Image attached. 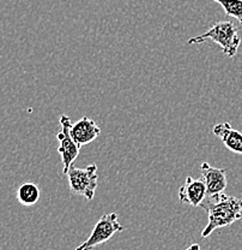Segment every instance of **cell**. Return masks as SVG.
<instances>
[{"label": "cell", "mask_w": 242, "mask_h": 250, "mask_svg": "<svg viewBox=\"0 0 242 250\" xmlns=\"http://www.w3.org/2000/svg\"><path fill=\"white\" fill-rule=\"evenodd\" d=\"M199 207L207 214V224L202 231L203 238L210 236L217 229L227 228L242 219V200L228 196L224 192L206 196Z\"/></svg>", "instance_id": "1"}, {"label": "cell", "mask_w": 242, "mask_h": 250, "mask_svg": "<svg viewBox=\"0 0 242 250\" xmlns=\"http://www.w3.org/2000/svg\"><path fill=\"white\" fill-rule=\"evenodd\" d=\"M207 40H211L221 47L223 53L229 58H233L238 53L240 47L241 39L236 25L230 21H221L215 23L207 31L203 33L202 35L194 36L188 39V45H196V43H203Z\"/></svg>", "instance_id": "2"}, {"label": "cell", "mask_w": 242, "mask_h": 250, "mask_svg": "<svg viewBox=\"0 0 242 250\" xmlns=\"http://www.w3.org/2000/svg\"><path fill=\"white\" fill-rule=\"evenodd\" d=\"M66 174L70 191L74 195L83 196L87 201H93L97 189V165L91 164L85 168H78L72 165Z\"/></svg>", "instance_id": "3"}, {"label": "cell", "mask_w": 242, "mask_h": 250, "mask_svg": "<svg viewBox=\"0 0 242 250\" xmlns=\"http://www.w3.org/2000/svg\"><path fill=\"white\" fill-rule=\"evenodd\" d=\"M124 226L119 221V215L116 213H107L98 219L96 225L93 226L90 236L87 241L78 246L76 250H93L100 244L106 243L115 233L124 231Z\"/></svg>", "instance_id": "4"}, {"label": "cell", "mask_w": 242, "mask_h": 250, "mask_svg": "<svg viewBox=\"0 0 242 250\" xmlns=\"http://www.w3.org/2000/svg\"><path fill=\"white\" fill-rule=\"evenodd\" d=\"M59 124H60L61 130L56 135V139L60 142L58 153L61 156L62 165H64L62 172L67 173V171L74 165V160H76L78 154H79L80 147H78L77 143L72 139L71 132H70L72 126L71 118L66 116V114H62V116H60V119H59Z\"/></svg>", "instance_id": "5"}, {"label": "cell", "mask_w": 242, "mask_h": 250, "mask_svg": "<svg viewBox=\"0 0 242 250\" xmlns=\"http://www.w3.org/2000/svg\"><path fill=\"white\" fill-rule=\"evenodd\" d=\"M207 196L206 186L203 179L187 177L185 183L179 189V200L184 205L198 207Z\"/></svg>", "instance_id": "6"}, {"label": "cell", "mask_w": 242, "mask_h": 250, "mask_svg": "<svg viewBox=\"0 0 242 250\" xmlns=\"http://www.w3.org/2000/svg\"><path fill=\"white\" fill-rule=\"evenodd\" d=\"M200 171H202V179L206 186L207 196L224 192L228 186L227 170L212 167L210 164L203 163Z\"/></svg>", "instance_id": "7"}, {"label": "cell", "mask_w": 242, "mask_h": 250, "mask_svg": "<svg viewBox=\"0 0 242 250\" xmlns=\"http://www.w3.org/2000/svg\"><path fill=\"white\" fill-rule=\"evenodd\" d=\"M70 132H71L72 139L77 143L78 147H82V146L89 145L90 142H93L100 136L101 127L93 119L83 117L82 119L72 124Z\"/></svg>", "instance_id": "8"}, {"label": "cell", "mask_w": 242, "mask_h": 250, "mask_svg": "<svg viewBox=\"0 0 242 250\" xmlns=\"http://www.w3.org/2000/svg\"><path fill=\"white\" fill-rule=\"evenodd\" d=\"M213 135L223 142V145L236 154H242V132L231 127L229 123H221L213 126Z\"/></svg>", "instance_id": "9"}, {"label": "cell", "mask_w": 242, "mask_h": 250, "mask_svg": "<svg viewBox=\"0 0 242 250\" xmlns=\"http://www.w3.org/2000/svg\"><path fill=\"white\" fill-rule=\"evenodd\" d=\"M41 197V190L37 184L33 182H25L17 190V200L22 206H34Z\"/></svg>", "instance_id": "10"}, {"label": "cell", "mask_w": 242, "mask_h": 250, "mask_svg": "<svg viewBox=\"0 0 242 250\" xmlns=\"http://www.w3.org/2000/svg\"><path fill=\"white\" fill-rule=\"evenodd\" d=\"M224 10L225 15L234 17L242 25V0H213Z\"/></svg>", "instance_id": "11"}, {"label": "cell", "mask_w": 242, "mask_h": 250, "mask_svg": "<svg viewBox=\"0 0 242 250\" xmlns=\"http://www.w3.org/2000/svg\"><path fill=\"white\" fill-rule=\"evenodd\" d=\"M185 250H200V246L199 244H192L191 247H188V248Z\"/></svg>", "instance_id": "12"}]
</instances>
